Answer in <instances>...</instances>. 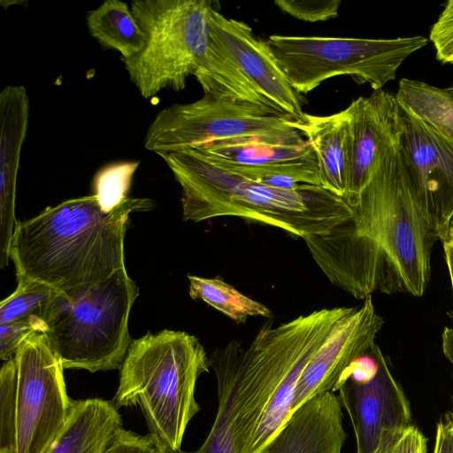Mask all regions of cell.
<instances>
[{"label": "cell", "instance_id": "cell-2", "mask_svg": "<svg viewBox=\"0 0 453 453\" xmlns=\"http://www.w3.org/2000/svg\"><path fill=\"white\" fill-rule=\"evenodd\" d=\"M354 307L324 308L273 326L243 347L214 351L234 378L232 430L236 453H260L292 412L299 379L311 357Z\"/></svg>", "mask_w": 453, "mask_h": 453}, {"label": "cell", "instance_id": "cell-30", "mask_svg": "<svg viewBox=\"0 0 453 453\" xmlns=\"http://www.w3.org/2000/svg\"><path fill=\"white\" fill-rule=\"evenodd\" d=\"M430 40L436 50V58L453 64V0H449L430 31Z\"/></svg>", "mask_w": 453, "mask_h": 453}, {"label": "cell", "instance_id": "cell-22", "mask_svg": "<svg viewBox=\"0 0 453 453\" xmlns=\"http://www.w3.org/2000/svg\"><path fill=\"white\" fill-rule=\"evenodd\" d=\"M86 23L90 35L104 48L119 51L121 59L132 58L145 45L146 35L126 2L104 1L88 12Z\"/></svg>", "mask_w": 453, "mask_h": 453}, {"label": "cell", "instance_id": "cell-25", "mask_svg": "<svg viewBox=\"0 0 453 453\" xmlns=\"http://www.w3.org/2000/svg\"><path fill=\"white\" fill-rule=\"evenodd\" d=\"M16 289L0 303V325H7L31 315L40 316L59 293L52 287L32 280H19Z\"/></svg>", "mask_w": 453, "mask_h": 453}, {"label": "cell", "instance_id": "cell-18", "mask_svg": "<svg viewBox=\"0 0 453 453\" xmlns=\"http://www.w3.org/2000/svg\"><path fill=\"white\" fill-rule=\"evenodd\" d=\"M298 130L316 154L321 185L339 196L347 191L351 131L349 107L328 116L306 113Z\"/></svg>", "mask_w": 453, "mask_h": 453}, {"label": "cell", "instance_id": "cell-3", "mask_svg": "<svg viewBox=\"0 0 453 453\" xmlns=\"http://www.w3.org/2000/svg\"><path fill=\"white\" fill-rule=\"evenodd\" d=\"M152 206L150 199L127 197L105 211L93 194L18 221L10 250L17 280H37L65 293L107 280L126 267L129 215Z\"/></svg>", "mask_w": 453, "mask_h": 453}, {"label": "cell", "instance_id": "cell-12", "mask_svg": "<svg viewBox=\"0 0 453 453\" xmlns=\"http://www.w3.org/2000/svg\"><path fill=\"white\" fill-rule=\"evenodd\" d=\"M400 106L403 162L442 242L453 219V139Z\"/></svg>", "mask_w": 453, "mask_h": 453}, {"label": "cell", "instance_id": "cell-34", "mask_svg": "<svg viewBox=\"0 0 453 453\" xmlns=\"http://www.w3.org/2000/svg\"><path fill=\"white\" fill-rule=\"evenodd\" d=\"M446 423L448 424V426L453 434V398H452V408H451L450 412L449 413Z\"/></svg>", "mask_w": 453, "mask_h": 453}, {"label": "cell", "instance_id": "cell-20", "mask_svg": "<svg viewBox=\"0 0 453 453\" xmlns=\"http://www.w3.org/2000/svg\"><path fill=\"white\" fill-rule=\"evenodd\" d=\"M122 428L121 415L111 401L73 400L65 427L46 453H104Z\"/></svg>", "mask_w": 453, "mask_h": 453}, {"label": "cell", "instance_id": "cell-29", "mask_svg": "<svg viewBox=\"0 0 453 453\" xmlns=\"http://www.w3.org/2000/svg\"><path fill=\"white\" fill-rule=\"evenodd\" d=\"M274 4L284 12L309 22L326 21L336 18L340 0L297 1L276 0Z\"/></svg>", "mask_w": 453, "mask_h": 453}, {"label": "cell", "instance_id": "cell-15", "mask_svg": "<svg viewBox=\"0 0 453 453\" xmlns=\"http://www.w3.org/2000/svg\"><path fill=\"white\" fill-rule=\"evenodd\" d=\"M350 111L351 144L347 191L350 203L369 180L381 156L399 142L401 106L395 96L376 90L348 106Z\"/></svg>", "mask_w": 453, "mask_h": 453}, {"label": "cell", "instance_id": "cell-21", "mask_svg": "<svg viewBox=\"0 0 453 453\" xmlns=\"http://www.w3.org/2000/svg\"><path fill=\"white\" fill-rule=\"evenodd\" d=\"M194 76L204 95L219 101L263 109L280 116L258 93L212 32L208 49Z\"/></svg>", "mask_w": 453, "mask_h": 453}, {"label": "cell", "instance_id": "cell-31", "mask_svg": "<svg viewBox=\"0 0 453 453\" xmlns=\"http://www.w3.org/2000/svg\"><path fill=\"white\" fill-rule=\"evenodd\" d=\"M104 453H160L152 438L120 429Z\"/></svg>", "mask_w": 453, "mask_h": 453}, {"label": "cell", "instance_id": "cell-5", "mask_svg": "<svg viewBox=\"0 0 453 453\" xmlns=\"http://www.w3.org/2000/svg\"><path fill=\"white\" fill-rule=\"evenodd\" d=\"M210 368L211 359L195 335L169 329L148 332L132 341L111 402L118 410L139 407L159 452L176 453L200 411L197 380Z\"/></svg>", "mask_w": 453, "mask_h": 453}, {"label": "cell", "instance_id": "cell-11", "mask_svg": "<svg viewBox=\"0 0 453 453\" xmlns=\"http://www.w3.org/2000/svg\"><path fill=\"white\" fill-rule=\"evenodd\" d=\"M336 390L352 423L357 453H372L385 430L411 425L410 403L376 343L346 371Z\"/></svg>", "mask_w": 453, "mask_h": 453}, {"label": "cell", "instance_id": "cell-10", "mask_svg": "<svg viewBox=\"0 0 453 453\" xmlns=\"http://www.w3.org/2000/svg\"><path fill=\"white\" fill-rule=\"evenodd\" d=\"M298 124L263 109L204 95L161 110L147 129L144 147L157 153L242 136L297 134H302Z\"/></svg>", "mask_w": 453, "mask_h": 453}, {"label": "cell", "instance_id": "cell-33", "mask_svg": "<svg viewBox=\"0 0 453 453\" xmlns=\"http://www.w3.org/2000/svg\"><path fill=\"white\" fill-rule=\"evenodd\" d=\"M434 453H453V434L446 421L437 424Z\"/></svg>", "mask_w": 453, "mask_h": 453}, {"label": "cell", "instance_id": "cell-23", "mask_svg": "<svg viewBox=\"0 0 453 453\" xmlns=\"http://www.w3.org/2000/svg\"><path fill=\"white\" fill-rule=\"evenodd\" d=\"M188 279L192 299L203 300L235 323H244L249 317H272L268 307L245 296L219 277L188 275Z\"/></svg>", "mask_w": 453, "mask_h": 453}, {"label": "cell", "instance_id": "cell-1", "mask_svg": "<svg viewBox=\"0 0 453 453\" xmlns=\"http://www.w3.org/2000/svg\"><path fill=\"white\" fill-rule=\"evenodd\" d=\"M348 206L350 217L329 234L303 239L329 281L360 300L374 292L423 296L441 237L409 177L399 142Z\"/></svg>", "mask_w": 453, "mask_h": 453}, {"label": "cell", "instance_id": "cell-14", "mask_svg": "<svg viewBox=\"0 0 453 453\" xmlns=\"http://www.w3.org/2000/svg\"><path fill=\"white\" fill-rule=\"evenodd\" d=\"M211 30L225 50L268 104L281 117L304 121L303 97L290 84L273 56L266 41L257 38L246 23L229 19L213 7Z\"/></svg>", "mask_w": 453, "mask_h": 453}, {"label": "cell", "instance_id": "cell-7", "mask_svg": "<svg viewBox=\"0 0 453 453\" xmlns=\"http://www.w3.org/2000/svg\"><path fill=\"white\" fill-rule=\"evenodd\" d=\"M45 333L26 339L0 371V453H46L73 403Z\"/></svg>", "mask_w": 453, "mask_h": 453}, {"label": "cell", "instance_id": "cell-35", "mask_svg": "<svg viewBox=\"0 0 453 453\" xmlns=\"http://www.w3.org/2000/svg\"><path fill=\"white\" fill-rule=\"evenodd\" d=\"M446 238H449V239H450L453 242V219L450 222V226H449V233H448V235H447Z\"/></svg>", "mask_w": 453, "mask_h": 453}, {"label": "cell", "instance_id": "cell-32", "mask_svg": "<svg viewBox=\"0 0 453 453\" xmlns=\"http://www.w3.org/2000/svg\"><path fill=\"white\" fill-rule=\"evenodd\" d=\"M441 242L453 291V242L446 238ZM441 340L442 351L453 367V328L446 327L442 333Z\"/></svg>", "mask_w": 453, "mask_h": 453}, {"label": "cell", "instance_id": "cell-24", "mask_svg": "<svg viewBox=\"0 0 453 453\" xmlns=\"http://www.w3.org/2000/svg\"><path fill=\"white\" fill-rule=\"evenodd\" d=\"M395 96L402 105L453 139V97L445 89L403 78Z\"/></svg>", "mask_w": 453, "mask_h": 453}, {"label": "cell", "instance_id": "cell-28", "mask_svg": "<svg viewBox=\"0 0 453 453\" xmlns=\"http://www.w3.org/2000/svg\"><path fill=\"white\" fill-rule=\"evenodd\" d=\"M372 453H426V439L413 425L385 430Z\"/></svg>", "mask_w": 453, "mask_h": 453}, {"label": "cell", "instance_id": "cell-13", "mask_svg": "<svg viewBox=\"0 0 453 453\" xmlns=\"http://www.w3.org/2000/svg\"><path fill=\"white\" fill-rule=\"evenodd\" d=\"M383 324L372 296L354 307L304 368L296 388L292 411L317 395L336 390L346 371L373 347Z\"/></svg>", "mask_w": 453, "mask_h": 453}, {"label": "cell", "instance_id": "cell-6", "mask_svg": "<svg viewBox=\"0 0 453 453\" xmlns=\"http://www.w3.org/2000/svg\"><path fill=\"white\" fill-rule=\"evenodd\" d=\"M138 296L126 267L102 282L58 293L40 317L64 369H120L133 341L128 320Z\"/></svg>", "mask_w": 453, "mask_h": 453}, {"label": "cell", "instance_id": "cell-17", "mask_svg": "<svg viewBox=\"0 0 453 453\" xmlns=\"http://www.w3.org/2000/svg\"><path fill=\"white\" fill-rule=\"evenodd\" d=\"M29 99L24 86H6L0 93V267L8 265L15 220L16 182L27 135Z\"/></svg>", "mask_w": 453, "mask_h": 453}, {"label": "cell", "instance_id": "cell-36", "mask_svg": "<svg viewBox=\"0 0 453 453\" xmlns=\"http://www.w3.org/2000/svg\"><path fill=\"white\" fill-rule=\"evenodd\" d=\"M445 91L450 96L453 97V85L445 88Z\"/></svg>", "mask_w": 453, "mask_h": 453}, {"label": "cell", "instance_id": "cell-8", "mask_svg": "<svg viewBox=\"0 0 453 453\" xmlns=\"http://www.w3.org/2000/svg\"><path fill=\"white\" fill-rule=\"evenodd\" d=\"M130 8L146 35L137 54L121 59L130 81L145 99L162 89H184L211 39V2L134 0Z\"/></svg>", "mask_w": 453, "mask_h": 453}, {"label": "cell", "instance_id": "cell-9", "mask_svg": "<svg viewBox=\"0 0 453 453\" xmlns=\"http://www.w3.org/2000/svg\"><path fill=\"white\" fill-rule=\"evenodd\" d=\"M267 45L292 87L307 94L324 81L350 75L376 91L395 79L403 61L427 43L422 35L395 39L270 35Z\"/></svg>", "mask_w": 453, "mask_h": 453}, {"label": "cell", "instance_id": "cell-4", "mask_svg": "<svg viewBox=\"0 0 453 453\" xmlns=\"http://www.w3.org/2000/svg\"><path fill=\"white\" fill-rule=\"evenodd\" d=\"M156 154L182 188L185 221L237 217L305 239L329 234L352 213L342 197L322 185L280 188L253 182L194 147Z\"/></svg>", "mask_w": 453, "mask_h": 453}, {"label": "cell", "instance_id": "cell-16", "mask_svg": "<svg viewBox=\"0 0 453 453\" xmlns=\"http://www.w3.org/2000/svg\"><path fill=\"white\" fill-rule=\"evenodd\" d=\"M346 437L341 401L329 391L294 410L260 453H342Z\"/></svg>", "mask_w": 453, "mask_h": 453}, {"label": "cell", "instance_id": "cell-19", "mask_svg": "<svg viewBox=\"0 0 453 453\" xmlns=\"http://www.w3.org/2000/svg\"><path fill=\"white\" fill-rule=\"evenodd\" d=\"M191 147L218 164L235 166L260 167L317 159L311 145L302 134L242 136Z\"/></svg>", "mask_w": 453, "mask_h": 453}, {"label": "cell", "instance_id": "cell-27", "mask_svg": "<svg viewBox=\"0 0 453 453\" xmlns=\"http://www.w3.org/2000/svg\"><path fill=\"white\" fill-rule=\"evenodd\" d=\"M47 324L38 315H31L21 320L0 325V358H12L29 336L35 333H46Z\"/></svg>", "mask_w": 453, "mask_h": 453}, {"label": "cell", "instance_id": "cell-26", "mask_svg": "<svg viewBox=\"0 0 453 453\" xmlns=\"http://www.w3.org/2000/svg\"><path fill=\"white\" fill-rule=\"evenodd\" d=\"M138 161L117 162L100 169L93 180L94 195L102 208L111 211L128 196V189Z\"/></svg>", "mask_w": 453, "mask_h": 453}]
</instances>
